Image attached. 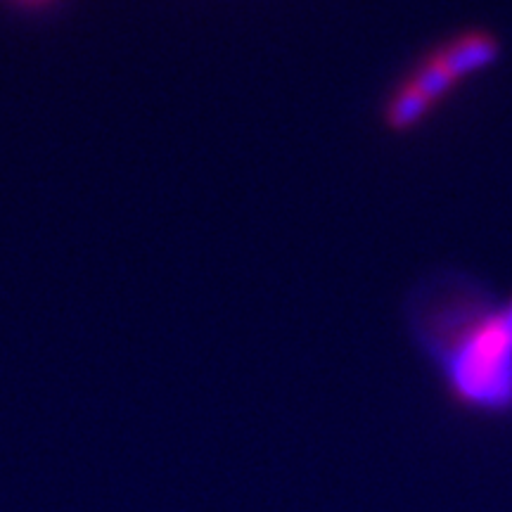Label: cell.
<instances>
[{"label":"cell","mask_w":512,"mask_h":512,"mask_svg":"<svg viewBox=\"0 0 512 512\" xmlns=\"http://www.w3.org/2000/svg\"><path fill=\"white\" fill-rule=\"evenodd\" d=\"M415 347L448 399L467 413H512V290L498 294L465 273L422 280L406 306Z\"/></svg>","instance_id":"cell-1"},{"label":"cell","mask_w":512,"mask_h":512,"mask_svg":"<svg viewBox=\"0 0 512 512\" xmlns=\"http://www.w3.org/2000/svg\"><path fill=\"white\" fill-rule=\"evenodd\" d=\"M501 55V38L486 29H465L434 43L387 88L380 102L382 128L399 138L418 133L467 83L494 69Z\"/></svg>","instance_id":"cell-2"}]
</instances>
